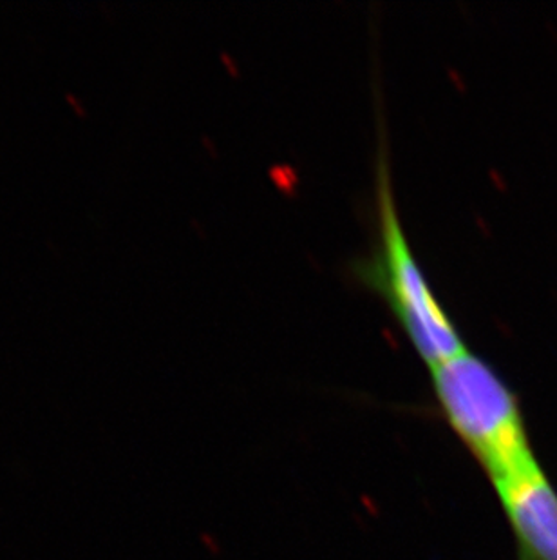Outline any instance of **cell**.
I'll return each mask as SVG.
<instances>
[{
	"label": "cell",
	"mask_w": 557,
	"mask_h": 560,
	"mask_svg": "<svg viewBox=\"0 0 557 560\" xmlns=\"http://www.w3.org/2000/svg\"><path fill=\"white\" fill-rule=\"evenodd\" d=\"M496 488L518 560H557V490L542 465Z\"/></svg>",
	"instance_id": "obj_3"
},
{
	"label": "cell",
	"mask_w": 557,
	"mask_h": 560,
	"mask_svg": "<svg viewBox=\"0 0 557 560\" xmlns=\"http://www.w3.org/2000/svg\"><path fill=\"white\" fill-rule=\"evenodd\" d=\"M377 242L368 259L358 264L357 276L390 308L416 354L429 369L467 350L457 325L435 296L400 220L394 200L390 162L377 160Z\"/></svg>",
	"instance_id": "obj_2"
},
{
	"label": "cell",
	"mask_w": 557,
	"mask_h": 560,
	"mask_svg": "<svg viewBox=\"0 0 557 560\" xmlns=\"http://www.w3.org/2000/svg\"><path fill=\"white\" fill-rule=\"evenodd\" d=\"M431 381L443 419L495 487L540 465L520 399L489 361L467 349L432 366Z\"/></svg>",
	"instance_id": "obj_1"
}]
</instances>
